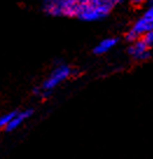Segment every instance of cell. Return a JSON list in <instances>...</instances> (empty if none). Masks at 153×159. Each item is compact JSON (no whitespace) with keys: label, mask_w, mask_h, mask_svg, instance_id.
Returning <instances> with one entry per match:
<instances>
[{"label":"cell","mask_w":153,"mask_h":159,"mask_svg":"<svg viewBox=\"0 0 153 159\" xmlns=\"http://www.w3.org/2000/svg\"><path fill=\"white\" fill-rule=\"evenodd\" d=\"M122 0H45L42 10L52 16L97 21L105 18Z\"/></svg>","instance_id":"6da1fadb"},{"label":"cell","mask_w":153,"mask_h":159,"mask_svg":"<svg viewBox=\"0 0 153 159\" xmlns=\"http://www.w3.org/2000/svg\"><path fill=\"white\" fill-rule=\"evenodd\" d=\"M73 73V70L69 66L67 65H60L57 67H55L53 71L49 74V76L45 80V82L42 83V85L40 88H36L34 90L35 93L40 96H48L50 94V91L55 89L60 83H62L63 81L69 77Z\"/></svg>","instance_id":"7a4b0ae2"},{"label":"cell","mask_w":153,"mask_h":159,"mask_svg":"<svg viewBox=\"0 0 153 159\" xmlns=\"http://www.w3.org/2000/svg\"><path fill=\"white\" fill-rule=\"evenodd\" d=\"M153 28V7H148L147 11L144 13L143 16H140L133 27L126 34V39L131 42H133L136 40H138L139 38H142V35L145 33H147L150 30H152Z\"/></svg>","instance_id":"3957f363"},{"label":"cell","mask_w":153,"mask_h":159,"mask_svg":"<svg viewBox=\"0 0 153 159\" xmlns=\"http://www.w3.org/2000/svg\"><path fill=\"white\" fill-rule=\"evenodd\" d=\"M150 46H147L144 42L142 38L136 40L132 42L131 47L128 48V53L130 55L137 60H146L151 56V50H150Z\"/></svg>","instance_id":"277c9868"},{"label":"cell","mask_w":153,"mask_h":159,"mask_svg":"<svg viewBox=\"0 0 153 159\" xmlns=\"http://www.w3.org/2000/svg\"><path fill=\"white\" fill-rule=\"evenodd\" d=\"M30 115H32V110H22V111H15L12 119L10 120V123L6 126L7 131H13V130L18 129L20 125L22 124L27 118H29Z\"/></svg>","instance_id":"5b68a950"},{"label":"cell","mask_w":153,"mask_h":159,"mask_svg":"<svg viewBox=\"0 0 153 159\" xmlns=\"http://www.w3.org/2000/svg\"><path fill=\"white\" fill-rule=\"evenodd\" d=\"M116 45H117V39H115V38H106V39L102 40L98 45H96L94 52L95 54L98 55L105 54V53H108L109 50L112 49Z\"/></svg>","instance_id":"8992f818"},{"label":"cell","mask_w":153,"mask_h":159,"mask_svg":"<svg viewBox=\"0 0 153 159\" xmlns=\"http://www.w3.org/2000/svg\"><path fill=\"white\" fill-rule=\"evenodd\" d=\"M142 36H143L142 40H143L144 42H145L147 46H150V47H152V45H153V30H150V32L145 33L144 35H142Z\"/></svg>","instance_id":"52a82bcc"},{"label":"cell","mask_w":153,"mask_h":159,"mask_svg":"<svg viewBox=\"0 0 153 159\" xmlns=\"http://www.w3.org/2000/svg\"><path fill=\"white\" fill-rule=\"evenodd\" d=\"M146 1H151V0H131V2L133 5H143Z\"/></svg>","instance_id":"ba28073f"}]
</instances>
